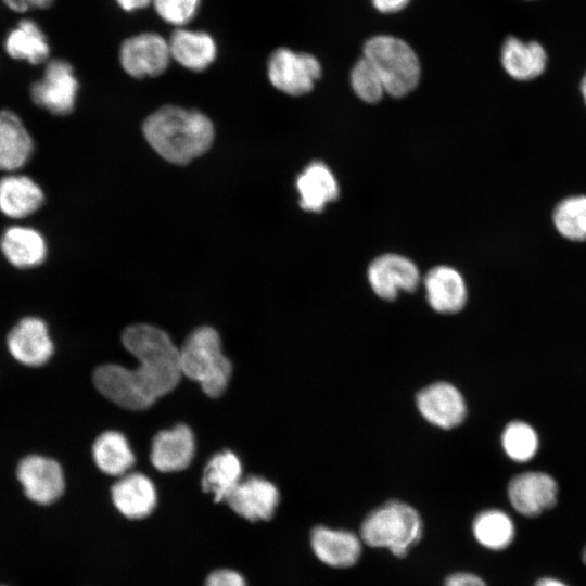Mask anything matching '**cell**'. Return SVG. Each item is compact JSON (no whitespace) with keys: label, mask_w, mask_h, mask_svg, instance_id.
<instances>
[{"label":"cell","mask_w":586,"mask_h":586,"mask_svg":"<svg viewBox=\"0 0 586 586\" xmlns=\"http://www.w3.org/2000/svg\"><path fill=\"white\" fill-rule=\"evenodd\" d=\"M122 342L139 366L128 369L102 365L93 371L92 381L103 396L119 407L142 410L178 385L182 377L179 349L165 331L144 323L126 328Z\"/></svg>","instance_id":"6da1fadb"},{"label":"cell","mask_w":586,"mask_h":586,"mask_svg":"<svg viewBox=\"0 0 586 586\" xmlns=\"http://www.w3.org/2000/svg\"><path fill=\"white\" fill-rule=\"evenodd\" d=\"M149 144L166 161L187 164L212 145L214 127L201 112L178 106H163L143 123Z\"/></svg>","instance_id":"7a4b0ae2"},{"label":"cell","mask_w":586,"mask_h":586,"mask_svg":"<svg viewBox=\"0 0 586 586\" xmlns=\"http://www.w3.org/2000/svg\"><path fill=\"white\" fill-rule=\"evenodd\" d=\"M422 534L423 522L417 509L395 499L370 511L359 530L364 545L387 549L399 558L420 542Z\"/></svg>","instance_id":"3957f363"},{"label":"cell","mask_w":586,"mask_h":586,"mask_svg":"<svg viewBox=\"0 0 586 586\" xmlns=\"http://www.w3.org/2000/svg\"><path fill=\"white\" fill-rule=\"evenodd\" d=\"M182 375L196 381L203 392L217 398L226 391L232 365L221 349L218 332L207 326L193 330L179 349Z\"/></svg>","instance_id":"277c9868"},{"label":"cell","mask_w":586,"mask_h":586,"mask_svg":"<svg viewBox=\"0 0 586 586\" xmlns=\"http://www.w3.org/2000/svg\"><path fill=\"white\" fill-rule=\"evenodd\" d=\"M362 52V56L380 75L390 95L405 97L419 84L421 67L418 55L403 39L378 35L365 42Z\"/></svg>","instance_id":"5b68a950"},{"label":"cell","mask_w":586,"mask_h":586,"mask_svg":"<svg viewBox=\"0 0 586 586\" xmlns=\"http://www.w3.org/2000/svg\"><path fill=\"white\" fill-rule=\"evenodd\" d=\"M560 488L557 480L544 471H524L510 479L506 495L517 518L534 520L556 508Z\"/></svg>","instance_id":"8992f818"},{"label":"cell","mask_w":586,"mask_h":586,"mask_svg":"<svg viewBox=\"0 0 586 586\" xmlns=\"http://www.w3.org/2000/svg\"><path fill=\"white\" fill-rule=\"evenodd\" d=\"M15 476L25 497L39 506L56 502L65 491V474L60 462L39 453L21 457Z\"/></svg>","instance_id":"52a82bcc"},{"label":"cell","mask_w":586,"mask_h":586,"mask_svg":"<svg viewBox=\"0 0 586 586\" xmlns=\"http://www.w3.org/2000/svg\"><path fill=\"white\" fill-rule=\"evenodd\" d=\"M10 357L28 369L46 366L54 355V342L44 319L26 315L17 319L5 335Z\"/></svg>","instance_id":"ba28073f"},{"label":"cell","mask_w":586,"mask_h":586,"mask_svg":"<svg viewBox=\"0 0 586 586\" xmlns=\"http://www.w3.org/2000/svg\"><path fill=\"white\" fill-rule=\"evenodd\" d=\"M321 74V65L314 55L285 47L276 49L267 62V75L271 85L290 95L310 92Z\"/></svg>","instance_id":"9c48e42d"},{"label":"cell","mask_w":586,"mask_h":586,"mask_svg":"<svg viewBox=\"0 0 586 586\" xmlns=\"http://www.w3.org/2000/svg\"><path fill=\"white\" fill-rule=\"evenodd\" d=\"M118 59L133 78L162 75L171 61L168 39L155 31L133 34L120 43Z\"/></svg>","instance_id":"30bf717a"},{"label":"cell","mask_w":586,"mask_h":586,"mask_svg":"<svg viewBox=\"0 0 586 586\" xmlns=\"http://www.w3.org/2000/svg\"><path fill=\"white\" fill-rule=\"evenodd\" d=\"M78 80L71 63L54 59L47 63L43 76L33 84V101L55 115H66L74 109Z\"/></svg>","instance_id":"8fae6325"},{"label":"cell","mask_w":586,"mask_h":586,"mask_svg":"<svg viewBox=\"0 0 586 586\" xmlns=\"http://www.w3.org/2000/svg\"><path fill=\"white\" fill-rule=\"evenodd\" d=\"M368 281L377 296L392 301L399 292H413L420 283V272L409 258L397 254H384L374 258L368 267Z\"/></svg>","instance_id":"7c38bea8"},{"label":"cell","mask_w":586,"mask_h":586,"mask_svg":"<svg viewBox=\"0 0 586 586\" xmlns=\"http://www.w3.org/2000/svg\"><path fill=\"white\" fill-rule=\"evenodd\" d=\"M416 405L429 423L444 430L458 426L467 415L463 395L448 382H435L423 387L416 396Z\"/></svg>","instance_id":"4fadbf2b"},{"label":"cell","mask_w":586,"mask_h":586,"mask_svg":"<svg viewBox=\"0 0 586 586\" xmlns=\"http://www.w3.org/2000/svg\"><path fill=\"white\" fill-rule=\"evenodd\" d=\"M280 501L277 486L262 476L242 479L226 499L232 511L251 521H268L273 515Z\"/></svg>","instance_id":"5bb4252c"},{"label":"cell","mask_w":586,"mask_h":586,"mask_svg":"<svg viewBox=\"0 0 586 586\" xmlns=\"http://www.w3.org/2000/svg\"><path fill=\"white\" fill-rule=\"evenodd\" d=\"M309 544L320 562L335 569L355 565L361 556L364 545L360 535L345 528L326 525H317L311 530Z\"/></svg>","instance_id":"9a60e30c"},{"label":"cell","mask_w":586,"mask_h":586,"mask_svg":"<svg viewBox=\"0 0 586 586\" xmlns=\"http://www.w3.org/2000/svg\"><path fill=\"white\" fill-rule=\"evenodd\" d=\"M471 534L482 549L504 552L509 550L518 539V521L511 510L488 507L473 517Z\"/></svg>","instance_id":"2e32d148"},{"label":"cell","mask_w":586,"mask_h":586,"mask_svg":"<svg viewBox=\"0 0 586 586\" xmlns=\"http://www.w3.org/2000/svg\"><path fill=\"white\" fill-rule=\"evenodd\" d=\"M111 497L117 511L131 520L149 517L157 504L154 483L140 472L119 476L111 488Z\"/></svg>","instance_id":"e0dca14e"},{"label":"cell","mask_w":586,"mask_h":586,"mask_svg":"<svg viewBox=\"0 0 586 586\" xmlns=\"http://www.w3.org/2000/svg\"><path fill=\"white\" fill-rule=\"evenodd\" d=\"M171 60L192 72H202L217 58L218 46L206 30L187 27L174 28L168 37Z\"/></svg>","instance_id":"ac0fdd59"},{"label":"cell","mask_w":586,"mask_h":586,"mask_svg":"<svg viewBox=\"0 0 586 586\" xmlns=\"http://www.w3.org/2000/svg\"><path fill=\"white\" fill-rule=\"evenodd\" d=\"M195 450L194 435L186 424L158 432L152 442L150 459L161 472L184 470L192 461Z\"/></svg>","instance_id":"d6986e66"},{"label":"cell","mask_w":586,"mask_h":586,"mask_svg":"<svg viewBox=\"0 0 586 586\" xmlns=\"http://www.w3.org/2000/svg\"><path fill=\"white\" fill-rule=\"evenodd\" d=\"M425 296L432 309L440 314H455L467 302L468 291L464 279L453 267H433L423 280Z\"/></svg>","instance_id":"ffe728a7"},{"label":"cell","mask_w":586,"mask_h":586,"mask_svg":"<svg viewBox=\"0 0 586 586\" xmlns=\"http://www.w3.org/2000/svg\"><path fill=\"white\" fill-rule=\"evenodd\" d=\"M300 206L319 213L339 196V186L330 168L320 161L311 162L297 177Z\"/></svg>","instance_id":"44dd1931"},{"label":"cell","mask_w":586,"mask_h":586,"mask_svg":"<svg viewBox=\"0 0 586 586\" xmlns=\"http://www.w3.org/2000/svg\"><path fill=\"white\" fill-rule=\"evenodd\" d=\"M500 60L506 73L520 81L538 77L547 65L546 51L538 42H524L515 37L506 39L501 48Z\"/></svg>","instance_id":"7402d4cb"},{"label":"cell","mask_w":586,"mask_h":586,"mask_svg":"<svg viewBox=\"0 0 586 586\" xmlns=\"http://www.w3.org/2000/svg\"><path fill=\"white\" fill-rule=\"evenodd\" d=\"M0 247L3 256L18 269L35 268L47 257V244L35 229L15 226L5 230Z\"/></svg>","instance_id":"603a6c76"},{"label":"cell","mask_w":586,"mask_h":586,"mask_svg":"<svg viewBox=\"0 0 586 586\" xmlns=\"http://www.w3.org/2000/svg\"><path fill=\"white\" fill-rule=\"evenodd\" d=\"M7 53L15 60L40 64L49 58L50 46L40 25L30 18L21 20L4 40Z\"/></svg>","instance_id":"cb8c5ba5"},{"label":"cell","mask_w":586,"mask_h":586,"mask_svg":"<svg viewBox=\"0 0 586 586\" xmlns=\"http://www.w3.org/2000/svg\"><path fill=\"white\" fill-rule=\"evenodd\" d=\"M31 152L33 140L20 118L10 111L0 112V169L22 167Z\"/></svg>","instance_id":"d4e9b609"},{"label":"cell","mask_w":586,"mask_h":586,"mask_svg":"<svg viewBox=\"0 0 586 586\" xmlns=\"http://www.w3.org/2000/svg\"><path fill=\"white\" fill-rule=\"evenodd\" d=\"M43 203L39 186L26 176H8L0 180V211L12 218H23Z\"/></svg>","instance_id":"484cf974"},{"label":"cell","mask_w":586,"mask_h":586,"mask_svg":"<svg viewBox=\"0 0 586 586\" xmlns=\"http://www.w3.org/2000/svg\"><path fill=\"white\" fill-rule=\"evenodd\" d=\"M242 480V464L238 456L225 450L214 455L206 463L201 480L202 488L215 501H226Z\"/></svg>","instance_id":"4316f807"},{"label":"cell","mask_w":586,"mask_h":586,"mask_svg":"<svg viewBox=\"0 0 586 586\" xmlns=\"http://www.w3.org/2000/svg\"><path fill=\"white\" fill-rule=\"evenodd\" d=\"M92 458L103 473L113 476L128 473L135 463V455L126 437L116 431H107L97 437Z\"/></svg>","instance_id":"83f0119b"},{"label":"cell","mask_w":586,"mask_h":586,"mask_svg":"<svg viewBox=\"0 0 586 586\" xmlns=\"http://www.w3.org/2000/svg\"><path fill=\"white\" fill-rule=\"evenodd\" d=\"M557 231L570 241L586 240V195H572L560 201L552 212Z\"/></svg>","instance_id":"f1b7e54d"},{"label":"cell","mask_w":586,"mask_h":586,"mask_svg":"<svg viewBox=\"0 0 586 586\" xmlns=\"http://www.w3.org/2000/svg\"><path fill=\"white\" fill-rule=\"evenodd\" d=\"M501 444L504 451L512 461L524 463L535 457L538 450V436L526 422L512 421L502 432Z\"/></svg>","instance_id":"f546056e"},{"label":"cell","mask_w":586,"mask_h":586,"mask_svg":"<svg viewBox=\"0 0 586 586\" xmlns=\"http://www.w3.org/2000/svg\"><path fill=\"white\" fill-rule=\"evenodd\" d=\"M351 86L356 95L367 103L379 102L385 92L380 75L365 56L351 71Z\"/></svg>","instance_id":"4dcf8cb0"},{"label":"cell","mask_w":586,"mask_h":586,"mask_svg":"<svg viewBox=\"0 0 586 586\" xmlns=\"http://www.w3.org/2000/svg\"><path fill=\"white\" fill-rule=\"evenodd\" d=\"M202 0H152L155 14L174 28L187 27L198 15Z\"/></svg>","instance_id":"1f68e13d"},{"label":"cell","mask_w":586,"mask_h":586,"mask_svg":"<svg viewBox=\"0 0 586 586\" xmlns=\"http://www.w3.org/2000/svg\"><path fill=\"white\" fill-rule=\"evenodd\" d=\"M204 586H247V583L235 570L217 569L208 574Z\"/></svg>","instance_id":"d6a6232c"},{"label":"cell","mask_w":586,"mask_h":586,"mask_svg":"<svg viewBox=\"0 0 586 586\" xmlns=\"http://www.w3.org/2000/svg\"><path fill=\"white\" fill-rule=\"evenodd\" d=\"M443 586H488V583L475 572L457 571L445 578Z\"/></svg>","instance_id":"836d02e7"},{"label":"cell","mask_w":586,"mask_h":586,"mask_svg":"<svg viewBox=\"0 0 586 586\" xmlns=\"http://www.w3.org/2000/svg\"><path fill=\"white\" fill-rule=\"evenodd\" d=\"M55 0H2L11 11L24 13L29 10L48 9Z\"/></svg>","instance_id":"e575fe53"},{"label":"cell","mask_w":586,"mask_h":586,"mask_svg":"<svg viewBox=\"0 0 586 586\" xmlns=\"http://www.w3.org/2000/svg\"><path fill=\"white\" fill-rule=\"evenodd\" d=\"M373 7L381 13H396L402 11L410 0H371Z\"/></svg>","instance_id":"d590c367"},{"label":"cell","mask_w":586,"mask_h":586,"mask_svg":"<svg viewBox=\"0 0 586 586\" xmlns=\"http://www.w3.org/2000/svg\"><path fill=\"white\" fill-rule=\"evenodd\" d=\"M530 586H574L566 578L556 574H543L537 576Z\"/></svg>","instance_id":"8d00e7d4"},{"label":"cell","mask_w":586,"mask_h":586,"mask_svg":"<svg viewBox=\"0 0 586 586\" xmlns=\"http://www.w3.org/2000/svg\"><path fill=\"white\" fill-rule=\"evenodd\" d=\"M120 10L127 13L137 12L151 7L152 0H115Z\"/></svg>","instance_id":"74e56055"},{"label":"cell","mask_w":586,"mask_h":586,"mask_svg":"<svg viewBox=\"0 0 586 586\" xmlns=\"http://www.w3.org/2000/svg\"><path fill=\"white\" fill-rule=\"evenodd\" d=\"M581 93L586 105V73L581 80Z\"/></svg>","instance_id":"f35d334b"},{"label":"cell","mask_w":586,"mask_h":586,"mask_svg":"<svg viewBox=\"0 0 586 586\" xmlns=\"http://www.w3.org/2000/svg\"><path fill=\"white\" fill-rule=\"evenodd\" d=\"M579 558H581V562L583 563V565L586 566V544L583 546V548L581 550Z\"/></svg>","instance_id":"ab89813d"},{"label":"cell","mask_w":586,"mask_h":586,"mask_svg":"<svg viewBox=\"0 0 586 586\" xmlns=\"http://www.w3.org/2000/svg\"><path fill=\"white\" fill-rule=\"evenodd\" d=\"M0 586H5V585H0Z\"/></svg>","instance_id":"60d3db41"}]
</instances>
